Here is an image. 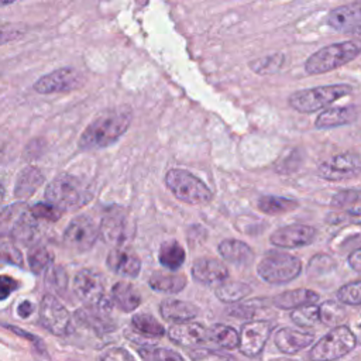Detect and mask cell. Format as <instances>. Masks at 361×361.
<instances>
[{
    "label": "cell",
    "instance_id": "6da1fadb",
    "mask_svg": "<svg viewBox=\"0 0 361 361\" xmlns=\"http://www.w3.org/2000/svg\"><path fill=\"white\" fill-rule=\"evenodd\" d=\"M133 120L131 109L127 106L114 107L100 113L80 134L78 145L83 151L102 149L116 142L130 127Z\"/></svg>",
    "mask_w": 361,
    "mask_h": 361
},
{
    "label": "cell",
    "instance_id": "7a4b0ae2",
    "mask_svg": "<svg viewBox=\"0 0 361 361\" xmlns=\"http://www.w3.org/2000/svg\"><path fill=\"white\" fill-rule=\"evenodd\" d=\"M44 196L48 204L62 213L85 206L92 200L93 193L80 178L71 173H61L47 185Z\"/></svg>",
    "mask_w": 361,
    "mask_h": 361
},
{
    "label": "cell",
    "instance_id": "3957f363",
    "mask_svg": "<svg viewBox=\"0 0 361 361\" xmlns=\"http://www.w3.org/2000/svg\"><path fill=\"white\" fill-rule=\"evenodd\" d=\"M360 54V47L353 41L336 42L320 48L312 54L305 62V71L309 75H320L334 71L350 61L355 59Z\"/></svg>",
    "mask_w": 361,
    "mask_h": 361
},
{
    "label": "cell",
    "instance_id": "277c9868",
    "mask_svg": "<svg viewBox=\"0 0 361 361\" xmlns=\"http://www.w3.org/2000/svg\"><path fill=\"white\" fill-rule=\"evenodd\" d=\"M165 185L176 199L188 204H206L213 199L209 186L186 169H169L165 175Z\"/></svg>",
    "mask_w": 361,
    "mask_h": 361
},
{
    "label": "cell",
    "instance_id": "5b68a950",
    "mask_svg": "<svg viewBox=\"0 0 361 361\" xmlns=\"http://www.w3.org/2000/svg\"><path fill=\"white\" fill-rule=\"evenodd\" d=\"M351 92H353V87L345 83L326 85V86L298 90L289 96L288 102L293 110L309 114L327 107L333 102L338 100L340 97H344L345 94H350Z\"/></svg>",
    "mask_w": 361,
    "mask_h": 361
},
{
    "label": "cell",
    "instance_id": "8992f818",
    "mask_svg": "<svg viewBox=\"0 0 361 361\" xmlns=\"http://www.w3.org/2000/svg\"><path fill=\"white\" fill-rule=\"evenodd\" d=\"M258 275L268 283H288L302 272L298 257L283 251H268L257 265Z\"/></svg>",
    "mask_w": 361,
    "mask_h": 361
},
{
    "label": "cell",
    "instance_id": "52a82bcc",
    "mask_svg": "<svg viewBox=\"0 0 361 361\" xmlns=\"http://www.w3.org/2000/svg\"><path fill=\"white\" fill-rule=\"evenodd\" d=\"M357 345V337L347 326H336L319 338L309 357L312 361H334L348 354Z\"/></svg>",
    "mask_w": 361,
    "mask_h": 361
},
{
    "label": "cell",
    "instance_id": "ba28073f",
    "mask_svg": "<svg viewBox=\"0 0 361 361\" xmlns=\"http://www.w3.org/2000/svg\"><path fill=\"white\" fill-rule=\"evenodd\" d=\"M99 237V226L89 216H76L63 231V244L76 252L89 251Z\"/></svg>",
    "mask_w": 361,
    "mask_h": 361
},
{
    "label": "cell",
    "instance_id": "9c48e42d",
    "mask_svg": "<svg viewBox=\"0 0 361 361\" xmlns=\"http://www.w3.org/2000/svg\"><path fill=\"white\" fill-rule=\"evenodd\" d=\"M73 290L87 307H100L109 305L104 299L103 278L94 269L83 268L73 278Z\"/></svg>",
    "mask_w": 361,
    "mask_h": 361
},
{
    "label": "cell",
    "instance_id": "30bf717a",
    "mask_svg": "<svg viewBox=\"0 0 361 361\" xmlns=\"http://www.w3.org/2000/svg\"><path fill=\"white\" fill-rule=\"evenodd\" d=\"M39 323L55 336H65L71 330L72 319L68 309L54 296L44 295L39 303Z\"/></svg>",
    "mask_w": 361,
    "mask_h": 361
},
{
    "label": "cell",
    "instance_id": "8fae6325",
    "mask_svg": "<svg viewBox=\"0 0 361 361\" xmlns=\"http://www.w3.org/2000/svg\"><path fill=\"white\" fill-rule=\"evenodd\" d=\"M360 171V155L357 152H343L320 164L317 168V175L330 182H337L357 178Z\"/></svg>",
    "mask_w": 361,
    "mask_h": 361
},
{
    "label": "cell",
    "instance_id": "7c38bea8",
    "mask_svg": "<svg viewBox=\"0 0 361 361\" xmlns=\"http://www.w3.org/2000/svg\"><path fill=\"white\" fill-rule=\"evenodd\" d=\"M83 82L82 75L73 68H59L55 69L39 79L32 85L34 90L41 94L62 93L78 89Z\"/></svg>",
    "mask_w": 361,
    "mask_h": 361
},
{
    "label": "cell",
    "instance_id": "4fadbf2b",
    "mask_svg": "<svg viewBox=\"0 0 361 361\" xmlns=\"http://www.w3.org/2000/svg\"><path fill=\"white\" fill-rule=\"evenodd\" d=\"M272 324L265 320H252L243 324L238 333V350L248 357H257L265 347Z\"/></svg>",
    "mask_w": 361,
    "mask_h": 361
},
{
    "label": "cell",
    "instance_id": "5bb4252c",
    "mask_svg": "<svg viewBox=\"0 0 361 361\" xmlns=\"http://www.w3.org/2000/svg\"><path fill=\"white\" fill-rule=\"evenodd\" d=\"M133 234V226L123 209L114 207L106 213L99 226V235L111 245L126 243Z\"/></svg>",
    "mask_w": 361,
    "mask_h": 361
},
{
    "label": "cell",
    "instance_id": "9a60e30c",
    "mask_svg": "<svg viewBox=\"0 0 361 361\" xmlns=\"http://www.w3.org/2000/svg\"><path fill=\"white\" fill-rule=\"evenodd\" d=\"M316 233V228L307 224H288L276 228L271 234L269 241L272 245L281 248L305 247L314 241Z\"/></svg>",
    "mask_w": 361,
    "mask_h": 361
},
{
    "label": "cell",
    "instance_id": "2e32d148",
    "mask_svg": "<svg viewBox=\"0 0 361 361\" xmlns=\"http://www.w3.org/2000/svg\"><path fill=\"white\" fill-rule=\"evenodd\" d=\"M326 23L336 31L358 34L361 27V3L354 1L333 8L327 14Z\"/></svg>",
    "mask_w": 361,
    "mask_h": 361
},
{
    "label": "cell",
    "instance_id": "e0dca14e",
    "mask_svg": "<svg viewBox=\"0 0 361 361\" xmlns=\"http://www.w3.org/2000/svg\"><path fill=\"white\" fill-rule=\"evenodd\" d=\"M192 276L199 283L207 286H219L228 278L227 267L213 258H199L192 265Z\"/></svg>",
    "mask_w": 361,
    "mask_h": 361
},
{
    "label": "cell",
    "instance_id": "ac0fdd59",
    "mask_svg": "<svg viewBox=\"0 0 361 361\" xmlns=\"http://www.w3.org/2000/svg\"><path fill=\"white\" fill-rule=\"evenodd\" d=\"M106 264L114 274L126 278H137L141 271L140 258L134 252L124 248L110 250Z\"/></svg>",
    "mask_w": 361,
    "mask_h": 361
},
{
    "label": "cell",
    "instance_id": "d6986e66",
    "mask_svg": "<svg viewBox=\"0 0 361 361\" xmlns=\"http://www.w3.org/2000/svg\"><path fill=\"white\" fill-rule=\"evenodd\" d=\"M169 338L183 347L197 345L204 343L207 338V329L196 322H185L176 323L169 327L168 330Z\"/></svg>",
    "mask_w": 361,
    "mask_h": 361
},
{
    "label": "cell",
    "instance_id": "ffe728a7",
    "mask_svg": "<svg viewBox=\"0 0 361 361\" xmlns=\"http://www.w3.org/2000/svg\"><path fill=\"white\" fill-rule=\"evenodd\" d=\"M357 118H358V106L355 104L338 106V107H330L322 111L317 116L314 126L319 130H327V128L351 124Z\"/></svg>",
    "mask_w": 361,
    "mask_h": 361
},
{
    "label": "cell",
    "instance_id": "44dd1931",
    "mask_svg": "<svg viewBox=\"0 0 361 361\" xmlns=\"http://www.w3.org/2000/svg\"><path fill=\"white\" fill-rule=\"evenodd\" d=\"M275 345L285 354H295L307 345L313 344L314 336L307 331L296 330L292 327H283L276 331L274 337Z\"/></svg>",
    "mask_w": 361,
    "mask_h": 361
},
{
    "label": "cell",
    "instance_id": "7402d4cb",
    "mask_svg": "<svg viewBox=\"0 0 361 361\" xmlns=\"http://www.w3.org/2000/svg\"><path fill=\"white\" fill-rule=\"evenodd\" d=\"M219 252L227 262L241 267L250 265L255 258L252 248L248 244L235 238L223 240L219 244Z\"/></svg>",
    "mask_w": 361,
    "mask_h": 361
},
{
    "label": "cell",
    "instance_id": "603a6c76",
    "mask_svg": "<svg viewBox=\"0 0 361 361\" xmlns=\"http://www.w3.org/2000/svg\"><path fill=\"white\" fill-rule=\"evenodd\" d=\"M159 312L165 320L175 322V324L189 322L199 314V309L193 303L172 298L164 299L161 302Z\"/></svg>",
    "mask_w": 361,
    "mask_h": 361
},
{
    "label": "cell",
    "instance_id": "cb8c5ba5",
    "mask_svg": "<svg viewBox=\"0 0 361 361\" xmlns=\"http://www.w3.org/2000/svg\"><path fill=\"white\" fill-rule=\"evenodd\" d=\"M45 176L44 173L35 168V166H27L24 168L16 180V186H14V195L17 199L20 200H25L28 197H31L38 188L44 183Z\"/></svg>",
    "mask_w": 361,
    "mask_h": 361
},
{
    "label": "cell",
    "instance_id": "d4e9b609",
    "mask_svg": "<svg viewBox=\"0 0 361 361\" xmlns=\"http://www.w3.org/2000/svg\"><path fill=\"white\" fill-rule=\"evenodd\" d=\"M319 300V295L314 290L299 288L293 290H285L272 299V303L279 309H298L307 305H314Z\"/></svg>",
    "mask_w": 361,
    "mask_h": 361
},
{
    "label": "cell",
    "instance_id": "484cf974",
    "mask_svg": "<svg viewBox=\"0 0 361 361\" xmlns=\"http://www.w3.org/2000/svg\"><path fill=\"white\" fill-rule=\"evenodd\" d=\"M111 302L123 312H133L141 303L138 290L128 282H117L111 288Z\"/></svg>",
    "mask_w": 361,
    "mask_h": 361
},
{
    "label": "cell",
    "instance_id": "4316f807",
    "mask_svg": "<svg viewBox=\"0 0 361 361\" xmlns=\"http://www.w3.org/2000/svg\"><path fill=\"white\" fill-rule=\"evenodd\" d=\"M149 286L157 292L164 293H178L185 289L188 281L182 274H164L154 272L148 281Z\"/></svg>",
    "mask_w": 361,
    "mask_h": 361
},
{
    "label": "cell",
    "instance_id": "83f0119b",
    "mask_svg": "<svg viewBox=\"0 0 361 361\" xmlns=\"http://www.w3.org/2000/svg\"><path fill=\"white\" fill-rule=\"evenodd\" d=\"M185 258H186L185 250L176 240H168L161 244L158 259L162 267L171 271H176L183 265Z\"/></svg>",
    "mask_w": 361,
    "mask_h": 361
},
{
    "label": "cell",
    "instance_id": "f1b7e54d",
    "mask_svg": "<svg viewBox=\"0 0 361 361\" xmlns=\"http://www.w3.org/2000/svg\"><path fill=\"white\" fill-rule=\"evenodd\" d=\"M298 206H299V203L296 200L289 199V197H283V196L265 195V196H261L258 199V209L262 213L272 214V216L292 212V210L298 209Z\"/></svg>",
    "mask_w": 361,
    "mask_h": 361
},
{
    "label": "cell",
    "instance_id": "f546056e",
    "mask_svg": "<svg viewBox=\"0 0 361 361\" xmlns=\"http://www.w3.org/2000/svg\"><path fill=\"white\" fill-rule=\"evenodd\" d=\"M250 292L251 288L247 283L238 281H224L214 289L216 296L226 303H235L244 299Z\"/></svg>",
    "mask_w": 361,
    "mask_h": 361
},
{
    "label": "cell",
    "instance_id": "4dcf8cb0",
    "mask_svg": "<svg viewBox=\"0 0 361 361\" xmlns=\"http://www.w3.org/2000/svg\"><path fill=\"white\" fill-rule=\"evenodd\" d=\"M207 338L227 350L238 347V333L235 329L227 324H214L207 329Z\"/></svg>",
    "mask_w": 361,
    "mask_h": 361
},
{
    "label": "cell",
    "instance_id": "1f68e13d",
    "mask_svg": "<svg viewBox=\"0 0 361 361\" xmlns=\"http://www.w3.org/2000/svg\"><path fill=\"white\" fill-rule=\"evenodd\" d=\"M133 327L149 337H161L165 334V327L149 313H135L131 319Z\"/></svg>",
    "mask_w": 361,
    "mask_h": 361
},
{
    "label": "cell",
    "instance_id": "d6a6232c",
    "mask_svg": "<svg viewBox=\"0 0 361 361\" xmlns=\"http://www.w3.org/2000/svg\"><path fill=\"white\" fill-rule=\"evenodd\" d=\"M283 62H285V56L282 54H272V55H267L264 58L251 61L248 66L257 75H274L278 71H281Z\"/></svg>",
    "mask_w": 361,
    "mask_h": 361
},
{
    "label": "cell",
    "instance_id": "836d02e7",
    "mask_svg": "<svg viewBox=\"0 0 361 361\" xmlns=\"http://www.w3.org/2000/svg\"><path fill=\"white\" fill-rule=\"evenodd\" d=\"M345 319V309L338 302L327 300L319 306V320L327 326H338Z\"/></svg>",
    "mask_w": 361,
    "mask_h": 361
},
{
    "label": "cell",
    "instance_id": "e575fe53",
    "mask_svg": "<svg viewBox=\"0 0 361 361\" xmlns=\"http://www.w3.org/2000/svg\"><path fill=\"white\" fill-rule=\"evenodd\" d=\"M52 254L44 245H34L28 251V265L34 274H39L49 267Z\"/></svg>",
    "mask_w": 361,
    "mask_h": 361
},
{
    "label": "cell",
    "instance_id": "d590c367",
    "mask_svg": "<svg viewBox=\"0 0 361 361\" xmlns=\"http://www.w3.org/2000/svg\"><path fill=\"white\" fill-rule=\"evenodd\" d=\"M290 319L293 320L295 324L300 327H313L316 326L319 320V306L316 305H307L295 309L290 313Z\"/></svg>",
    "mask_w": 361,
    "mask_h": 361
},
{
    "label": "cell",
    "instance_id": "8d00e7d4",
    "mask_svg": "<svg viewBox=\"0 0 361 361\" xmlns=\"http://www.w3.org/2000/svg\"><path fill=\"white\" fill-rule=\"evenodd\" d=\"M0 262H7L18 267L23 265L21 252L14 245V243L4 235H0Z\"/></svg>",
    "mask_w": 361,
    "mask_h": 361
},
{
    "label": "cell",
    "instance_id": "74e56055",
    "mask_svg": "<svg viewBox=\"0 0 361 361\" xmlns=\"http://www.w3.org/2000/svg\"><path fill=\"white\" fill-rule=\"evenodd\" d=\"M337 299L341 303L358 306L361 303V282L354 281V282L343 285L337 290Z\"/></svg>",
    "mask_w": 361,
    "mask_h": 361
},
{
    "label": "cell",
    "instance_id": "f35d334b",
    "mask_svg": "<svg viewBox=\"0 0 361 361\" xmlns=\"http://www.w3.org/2000/svg\"><path fill=\"white\" fill-rule=\"evenodd\" d=\"M140 354L148 361H185L179 353H176L171 348H164V347H152V348L140 350Z\"/></svg>",
    "mask_w": 361,
    "mask_h": 361
},
{
    "label": "cell",
    "instance_id": "ab89813d",
    "mask_svg": "<svg viewBox=\"0 0 361 361\" xmlns=\"http://www.w3.org/2000/svg\"><path fill=\"white\" fill-rule=\"evenodd\" d=\"M360 200V192L358 189H347V190H340L331 197V206L337 209H343L345 206H357Z\"/></svg>",
    "mask_w": 361,
    "mask_h": 361
},
{
    "label": "cell",
    "instance_id": "60d3db41",
    "mask_svg": "<svg viewBox=\"0 0 361 361\" xmlns=\"http://www.w3.org/2000/svg\"><path fill=\"white\" fill-rule=\"evenodd\" d=\"M28 210L34 219H44V220L55 221L61 217V212L48 203H37L35 206L30 207Z\"/></svg>",
    "mask_w": 361,
    "mask_h": 361
},
{
    "label": "cell",
    "instance_id": "b9f144b4",
    "mask_svg": "<svg viewBox=\"0 0 361 361\" xmlns=\"http://www.w3.org/2000/svg\"><path fill=\"white\" fill-rule=\"evenodd\" d=\"M24 27L18 24H0V45H4L7 42H11L20 37L24 35Z\"/></svg>",
    "mask_w": 361,
    "mask_h": 361
},
{
    "label": "cell",
    "instance_id": "7bdbcfd3",
    "mask_svg": "<svg viewBox=\"0 0 361 361\" xmlns=\"http://www.w3.org/2000/svg\"><path fill=\"white\" fill-rule=\"evenodd\" d=\"M47 282L51 285L52 289L62 292L66 288L68 283V278L65 271L61 267H54L52 269H49L48 276H47Z\"/></svg>",
    "mask_w": 361,
    "mask_h": 361
},
{
    "label": "cell",
    "instance_id": "ee69618b",
    "mask_svg": "<svg viewBox=\"0 0 361 361\" xmlns=\"http://www.w3.org/2000/svg\"><path fill=\"white\" fill-rule=\"evenodd\" d=\"M100 361H135V360L126 348L111 347L102 354Z\"/></svg>",
    "mask_w": 361,
    "mask_h": 361
},
{
    "label": "cell",
    "instance_id": "f6af8a7d",
    "mask_svg": "<svg viewBox=\"0 0 361 361\" xmlns=\"http://www.w3.org/2000/svg\"><path fill=\"white\" fill-rule=\"evenodd\" d=\"M17 286L18 283L14 278L8 275H0V300L8 298L17 289Z\"/></svg>",
    "mask_w": 361,
    "mask_h": 361
},
{
    "label": "cell",
    "instance_id": "bcb514c9",
    "mask_svg": "<svg viewBox=\"0 0 361 361\" xmlns=\"http://www.w3.org/2000/svg\"><path fill=\"white\" fill-rule=\"evenodd\" d=\"M348 265L355 271L360 272L361 271V250L355 248L350 257H348Z\"/></svg>",
    "mask_w": 361,
    "mask_h": 361
},
{
    "label": "cell",
    "instance_id": "7dc6e473",
    "mask_svg": "<svg viewBox=\"0 0 361 361\" xmlns=\"http://www.w3.org/2000/svg\"><path fill=\"white\" fill-rule=\"evenodd\" d=\"M32 310H34V306H32V303L28 302V300L21 302V303L18 305V307H17V313H18L20 317H23V319L28 317V316L32 313Z\"/></svg>",
    "mask_w": 361,
    "mask_h": 361
},
{
    "label": "cell",
    "instance_id": "c3c4849f",
    "mask_svg": "<svg viewBox=\"0 0 361 361\" xmlns=\"http://www.w3.org/2000/svg\"><path fill=\"white\" fill-rule=\"evenodd\" d=\"M13 1H0V7H6V6H10Z\"/></svg>",
    "mask_w": 361,
    "mask_h": 361
}]
</instances>
